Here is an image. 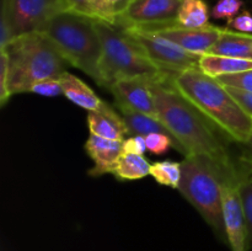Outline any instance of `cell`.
Here are the masks:
<instances>
[{
  "instance_id": "obj_1",
  "label": "cell",
  "mask_w": 252,
  "mask_h": 251,
  "mask_svg": "<svg viewBox=\"0 0 252 251\" xmlns=\"http://www.w3.org/2000/svg\"><path fill=\"white\" fill-rule=\"evenodd\" d=\"M150 90L158 118L176 140L185 157L206 155L224 169L235 166L228 145L231 140L185 97L176 86L174 74H158L152 79Z\"/></svg>"
},
{
  "instance_id": "obj_2",
  "label": "cell",
  "mask_w": 252,
  "mask_h": 251,
  "mask_svg": "<svg viewBox=\"0 0 252 251\" xmlns=\"http://www.w3.org/2000/svg\"><path fill=\"white\" fill-rule=\"evenodd\" d=\"M185 97L231 142L244 144L252 135V117L240 107L228 89L199 68L174 74Z\"/></svg>"
},
{
  "instance_id": "obj_3",
  "label": "cell",
  "mask_w": 252,
  "mask_h": 251,
  "mask_svg": "<svg viewBox=\"0 0 252 251\" xmlns=\"http://www.w3.org/2000/svg\"><path fill=\"white\" fill-rule=\"evenodd\" d=\"M0 51L7 57L11 95L30 93L34 83L59 78L70 65L53 39L42 31L20 34Z\"/></svg>"
},
{
  "instance_id": "obj_4",
  "label": "cell",
  "mask_w": 252,
  "mask_h": 251,
  "mask_svg": "<svg viewBox=\"0 0 252 251\" xmlns=\"http://www.w3.org/2000/svg\"><path fill=\"white\" fill-rule=\"evenodd\" d=\"M41 31L53 39L71 66L80 69L101 86L102 43L95 19L69 10L49 20Z\"/></svg>"
},
{
  "instance_id": "obj_5",
  "label": "cell",
  "mask_w": 252,
  "mask_h": 251,
  "mask_svg": "<svg viewBox=\"0 0 252 251\" xmlns=\"http://www.w3.org/2000/svg\"><path fill=\"white\" fill-rule=\"evenodd\" d=\"M233 169H224L206 155H186L181 161L179 191L221 239L226 234L220 185L224 174Z\"/></svg>"
},
{
  "instance_id": "obj_6",
  "label": "cell",
  "mask_w": 252,
  "mask_h": 251,
  "mask_svg": "<svg viewBox=\"0 0 252 251\" xmlns=\"http://www.w3.org/2000/svg\"><path fill=\"white\" fill-rule=\"evenodd\" d=\"M95 26L102 43L101 88L110 90L122 79L162 73L127 30L102 20H95Z\"/></svg>"
},
{
  "instance_id": "obj_7",
  "label": "cell",
  "mask_w": 252,
  "mask_h": 251,
  "mask_svg": "<svg viewBox=\"0 0 252 251\" xmlns=\"http://www.w3.org/2000/svg\"><path fill=\"white\" fill-rule=\"evenodd\" d=\"M74 10L70 0H2L1 17L15 37L41 31L51 19L64 11Z\"/></svg>"
},
{
  "instance_id": "obj_8",
  "label": "cell",
  "mask_w": 252,
  "mask_h": 251,
  "mask_svg": "<svg viewBox=\"0 0 252 251\" xmlns=\"http://www.w3.org/2000/svg\"><path fill=\"white\" fill-rule=\"evenodd\" d=\"M126 30L143 47L150 61L160 70L176 74L189 69L199 68V59L203 54L192 53L179 44L152 32L135 29Z\"/></svg>"
},
{
  "instance_id": "obj_9",
  "label": "cell",
  "mask_w": 252,
  "mask_h": 251,
  "mask_svg": "<svg viewBox=\"0 0 252 251\" xmlns=\"http://www.w3.org/2000/svg\"><path fill=\"white\" fill-rule=\"evenodd\" d=\"M221 204L226 240L233 251H249L248 228L240 196L236 166L224 174L221 180Z\"/></svg>"
},
{
  "instance_id": "obj_10",
  "label": "cell",
  "mask_w": 252,
  "mask_h": 251,
  "mask_svg": "<svg viewBox=\"0 0 252 251\" xmlns=\"http://www.w3.org/2000/svg\"><path fill=\"white\" fill-rule=\"evenodd\" d=\"M181 0H133L116 19L123 29H155L176 22Z\"/></svg>"
},
{
  "instance_id": "obj_11",
  "label": "cell",
  "mask_w": 252,
  "mask_h": 251,
  "mask_svg": "<svg viewBox=\"0 0 252 251\" xmlns=\"http://www.w3.org/2000/svg\"><path fill=\"white\" fill-rule=\"evenodd\" d=\"M224 29L225 27L214 26V25H208V26L201 27V29H189V27L181 26L176 21L174 24L164 25V26L155 27V29L135 30L159 34L192 53L206 54L220 38Z\"/></svg>"
},
{
  "instance_id": "obj_12",
  "label": "cell",
  "mask_w": 252,
  "mask_h": 251,
  "mask_svg": "<svg viewBox=\"0 0 252 251\" xmlns=\"http://www.w3.org/2000/svg\"><path fill=\"white\" fill-rule=\"evenodd\" d=\"M154 76H135L122 79L113 84L110 88V93L115 97L117 108H128L158 118L153 94L150 90V83Z\"/></svg>"
},
{
  "instance_id": "obj_13",
  "label": "cell",
  "mask_w": 252,
  "mask_h": 251,
  "mask_svg": "<svg viewBox=\"0 0 252 251\" xmlns=\"http://www.w3.org/2000/svg\"><path fill=\"white\" fill-rule=\"evenodd\" d=\"M85 150L95 162L93 169L89 170L90 176L112 174L125 154L123 140H111L94 134H90L86 140Z\"/></svg>"
},
{
  "instance_id": "obj_14",
  "label": "cell",
  "mask_w": 252,
  "mask_h": 251,
  "mask_svg": "<svg viewBox=\"0 0 252 251\" xmlns=\"http://www.w3.org/2000/svg\"><path fill=\"white\" fill-rule=\"evenodd\" d=\"M88 126L90 134L111 140H125L128 129L122 116L103 101L98 110L88 111Z\"/></svg>"
},
{
  "instance_id": "obj_15",
  "label": "cell",
  "mask_w": 252,
  "mask_h": 251,
  "mask_svg": "<svg viewBox=\"0 0 252 251\" xmlns=\"http://www.w3.org/2000/svg\"><path fill=\"white\" fill-rule=\"evenodd\" d=\"M59 80L63 88V95L79 107L85 108L86 111H95L102 106L103 101L78 76L65 71L59 76Z\"/></svg>"
},
{
  "instance_id": "obj_16",
  "label": "cell",
  "mask_w": 252,
  "mask_h": 251,
  "mask_svg": "<svg viewBox=\"0 0 252 251\" xmlns=\"http://www.w3.org/2000/svg\"><path fill=\"white\" fill-rule=\"evenodd\" d=\"M208 53L252 61V34L241 33L225 27L220 38Z\"/></svg>"
},
{
  "instance_id": "obj_17",
  "label": "cell",
  "mask_w": 252,
  "mask_h": 251,
  "mask_svg": "<svg viewBox=\"0 0 252 251\" xmlns=\"http://www.w3.org/2000/svg\"><path fill=\"white\" fill-rule=\"evenodd\" d=\"M199 69L208 75L218 78V76L228 75V74L251 70L252 61L206 53L199 59Z\"/></svg>"
},
{
  "instance_id": "obj_18",
  "label": "cell",
  "mask_w": 252,
  "mask_h": 251,
  "mask_svg": "<svg viewBox=\"0 0 252 251\" xmlns=\"http://www.w3.org/2000/svg\"><path fill=\"white\" fill-rule=\"evenodd\" d=\"M118 110L121 111V116L127 126L129 137H133V135L147 137L152 133H164V134L171 135L167 128L158 118L138 112V111L128 110V108H118Z\"/></svg>"
},
{
  "instance_id": "obj_19",
  "label": "cell",
  "mask_w": 252,
  "mask_h": 251,
  "mask_svg": "<svg viewBox=\"0 0 252 251\" xmlns=\"http://www.w3.org/2000/svg\"><path fill=\"white\" fill-rule=\"evenodd\" d=\"M176 21L181 26L189 29L208 26L211 25L208 5L204 0H181Z\"/></svg>"
},
{
  "instance_id": "obj_20",
  "label": "cell",
  "mask_w": 252,
  "mask_h": 251,
  "mask_svg": "<svg viewBox=\"0 0 252 251\" xmlns=\"http://www.w3.org/2000/svg\"><path fill=\"white\" fill-rule=\"evenodd\" d=\"M150 166L143 155L125 153L112 174L120 180H139L150 175Z\"/></svg>"
},
{
  "instance_id": "obj_21",
  "label": "cell",
  "mask_w": 252,
  "mask_h": 251,
  "mask_svg": "<svg viewBox=\"0 0 252 251\" xmlns=\"http://www.w3.org/2000/svg\"><path fill=\"white\" fill-rule=\"evenodd\" d=\"M74 10L95 20L116 24V14L108 0H70Z\"/></svg>"
},
{
  "instance_id": "obj_22",
  "label": "cell",
  "mask_w": 252,
  "mask_h": 251,
  "mask_svg": "<svg viewBox=\"0 0 252 251\" xmlns=\"http://www.w3.org/2000/svg\"><path fill=\"white\" fill-rule=\"evenodd\" d=\"M150 176L154 177L155 181L162 186L179 189L181 181V162L170 160L153 162L150 166Z\"/></svg>"
},
{
  "instance_id": "obj_23",
  "label": "cell",
  "mask_w": 252,
  "mask_h": 251,
  "mask_svg": "<svg viewBox=\"0 0 252 251\" xmlns=\"http://www.w3.org/2000/svg\"><path fill=\"white\" fill-rule=\"evenodd\" d=\"M236 172H238L239 185H240V196L243 201L244 214H245L246 228H248V245L250 250L252 249V176L239 170L238 167H236Z\"/></svg>"
},
{
  "instance_id": "obj_24",
  "label": "cell",
  "mask_w": 252,
  "mask_h": 251,
  "mask_svg": "<svg viewBox=\"0 0 252 251\" xmlns=\"http://www.w3.org/2000/svg\"><path fill=\"white\" fill-rule=\"evenodd\" d=\"M147 149L154 155H164L171 147L180 152V147L176 140L171 135L164 134V133H152L145 137Z\"/></svg>"
},
{
  "instance_id": "obj_25",
  "label": "cell",
  "mask_w": 252,
  "mask_h": 251,
  "mask_svg": "<svg viewBox=\"0 0 252 251\" xmlns=\"http://www.w3.org/2000/svg\"><path fill=\"white\" fill-rule=\"evenodd\" d=\"M244 4V0H218L212 9V17L230 22L234 17L240 14Z\"/></svg>"
},
{
  "instance_id": "obj_26",
  "label": "cell",
  "mask_w": 252,
  "mask_h": 251,
  "mask_svg": "<svg viewBox=\"0 0 252 251\" xmlns=\"http://www.w3.org/2000/svg\"><path fill=\"white\" fill-rule=\"evenodd\" d=\"M217 79L225 86H230V88L240 89V90L252 93V69L251 70L240 71V73L221 75L218 76Z\"/></svg>"
},
{
  "instance_id": "obj_27",
  "label": "cell",
  "mask_w": 252,
  "mask_h": 251,
  "mask_svg": "<svg viewBox=\"0 0 252 251\" xmlns=\"http://www.w3.org/2000/svg\"><path fill=\"white\" fill-rule=\"evenodd\" d=\"M30 93L54 97V96L63 95V88H62V83L59 78L44 79V80H39L34 83L30 89Z\"/></svg>"
},
{
  "instance_id": "obj_28",
  "label": "cell",
  "mask_w": 252,
  "mask_h": 251,
  "mask_svg": "<svg viewBox=\"0 0 252 251\" xmlns=\"http://www.w3.org/2000/svg\"><path fill=\"white\" fill-rule=\"evenodd\" d=\"M9 88V64L4 51H0V106L6 105L11 97Z\"/></svg>"
},
{
  "instance_id": "obj_29",
  "label": "cell",
  "mask_w": 252,
  "mask_h": 251,
  "mask_svg": "<svg viewBox=\"0 0 252 251\" xmlns=\"http://www.w3.org/2000/svg\"><path fill=\"white\" fill-rule=\"evenodd\" d=\"M240 155L235 159V165L239 170L252 176V135L244 144H240Z\"/></svg>"
},
{
  "instance_id": "obj_30",
  "label": "cell",
  "mask_w": 252,
  "mask_h": 251,
  "mask_svg": "<svg viewBox=\"0 0 252 251\" xmlns=\"http://www.w3.org/2000/svg\"><path fill=\"white\" fill-rule=\"evenodd\" d=\"M228 29L241 32V33L252 34V14L249 10L241 11L238 16L228 22Z\"/></svg>"
},
{
  "instance_id": "obj_31",
  "label": "cell",
  "mask_w": 252,
  "mask_h": 251,
  "mask_svg": "<svg viewBox=\"0 0 252 251\" xmlns=\"http://www.w3.org/2000/svg\"><path fill=\"white\" fill-rule=\"evenodd\" d=\"M123 148H125V153L137 155H144V153L148 150L145 137L143 135H133V137L126 138L123 140Z\"/></svg>"
},
{
  "instance_id": "obj_32",
  "label": "cell",
  "mask_w": 252,
  "mask_h": 251,
  "mask_svg": "<svg viewBox=\"0 0 252 251\" xmlns=\"http://www.w3.org/2000/svg\"><path fill=\"white\" fill-rule=\"evenodd\" d=\"M225 88L228 89L230 95L235 98L236 102L240 105V107L243 108L250 117H252V93H249V91L245 90H240V89L230 88V86H225Z\"/></svg>"
},
{
  "instance_id": "obj_33",
  "label": "cell",
  "mask_w": 252,
  "mask_h": 251,
  "mask_svg": "<svg viewBox=\"0 0 252 251\" xmlns=\"http://www.w3.org/2000/svg\"><path fill=\"white\" fill-rule=\"evenodd\" d=\"M132 1L133 0H108V2L111 4V6H112L113 11L116 14V19L127 10V7L129 6Z\"/></svg>"
}]
</instances>
